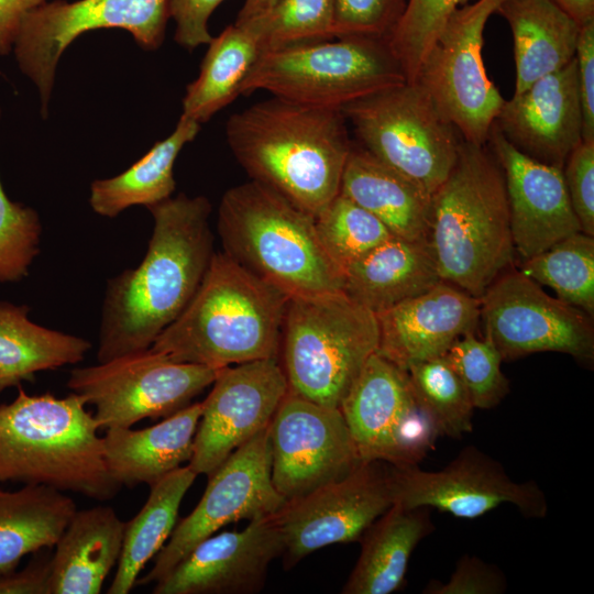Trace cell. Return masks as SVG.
<instances>
[{"mask_svg":"<svg viewBox=\"0 0 594 594\" xmlns=\"http://www.w3.org/2000/svg\"><path fill=\"white\" fill-rule=\"evenodd\" d=\"M148 209L153 231L143 260L107 283L99 363L151 348L187 307L216 252L206 197L179 194Z\"/></svg>","mask_w":594,"mask_h":594,"instance_id":"obj_1","label":"cell"},{"mask_svg":"<svg viewBox=\"0 0 594 594\" xmlns=\"http://www.w3.org/2000/svg\"><path fill=\"white\" fill-rule=\"evenodd\" d=\"M226 136L251 180L314 218L339 195L352 147L341 109L272 97L230 116Z\"/></svg>","mask_w":594,"mask_h":594,"instance_id":"obj_2","label":"cell"},{"mask_svg":"<svg viewBox=\"0 0 594 594\" xmlns=\"http://www.w3.org/2000/svg\"><path fill=\"white\" fill-rule=\"evenodd\" d=\"M288 299L223 251L215 252L196 294L151 348L175 362L216 370L278 359Z\"/></svg>","mask_w":594,"mask_h":594,"instance_id":"obj_3","label":"cell"},{"mask_svg":"<svg viewBox=\"0 0 594 594\" xmlns=\"http://www.w3.org/2000/svg\"><path fill=\"white\" fill-rule=\"evenodd\" d=\"M439 275L480 298L515 258L505 178L486 145L461 140L433 193L427 238Z\"/></svg>","mask_w":594,"mask_h":594,"instance_id":"obj_4","label":"cell"},{"mask_svg":"<svg viewBox=\"0 0 594 594\" xmlns=\"http://www.w3.org/2000/svg\"><path fill=\"white\" fill-rule=\"evenodd\" d=\"M86 400L72 393L18 395L0 405V482L46 485L107 501L121 488L110 475L102 438Z\"/></svg>","mask_w":594,"mask_h":594,"instance_id":"obj_5","label":"cell"},{"mask_svg":"<svg viewBox=\"0 0 594 594\" xmlns=\"http://www.w3.org/2000/svg\"><path fill=\"white\" fill-rule=\"evenodd\" d=\"M217 230L226 254L289 298L342 292L315 218L257 182L223 194Z\"/></svg>","mask_w":594,"mask_h":594,"instance_id":"obj_6","label":"cell"},{"mask_svg":"<svg viewBox=\"0 0 594 594\" xmlns=\"http://www.w3.org/2000/svg\"><path fill=\"white\" fill-rule=\"evenodd\" d=\"M378 341L376 315L343 292L290 297L278 354L288 391L339 408Z\"/></svg>","mask_w":594,"mask_h":594,"instance_id":"obj_7","label":"cell"},{"mask_svg":"<svg viewBox=\"0 0 594 594\" xmlns=\"http://www.w3.org/2000/svg\"><path fill=\"white\" fill-rule=\"evenodd\" d=\"M406 81L387 41L342 37L261 53L240 94L265 90L300 105L341 109Z\"/></svg>","mask_w":594,"mask_h":594,"instance_id":"obj_8","label":"cell"},{"mask_svg":"<svg viewBox=\"0 0 594 594\" xmlns=\"http://www.w3.org/2000/svg\"><path fill=\"white\" fill-rule=\"evenodd\" d=\"M341 111L359 145L428 194L449 176L462 138L418 84L382 89Z\"/></svg>","mask_w":594,"mask_h":594,"instance_id":"obj_9","label":"cell"},{"mask_svg":"<svg viewBox=\"0 0 594 594\" xmlns=\"http://www.w3.org/2000/svg\"><path fill=\"white\" fill-rule=\"evenodd\" d=\"M503 1L476 0L457 9L425 56L414 81L462 140L476 145H486L505 101L488 78L482 56L485 24Z\"/></svg>","mask_w":594,"mask_h":594,"instance_id":"obj_10","label":"cell"},{"mask_svg":"<svg viewBox=\"0 0 594 594\" xmlns=\"http://www.w3.org/2000/svg\"><path fill=\"white\" fill-rule=\"evenodd\" d=\"M219 370L175 362L148 348L72 370L67 387L95 406L99 428L165 418L210 386Z\"/></svg>","mask_w":594,"mask_h":594,"instance_id":"obj_11","label":"cell"},{"mask_svg":"<svg viewBox=\"0 0 594 594\" xmlns=\"http://www.w3.org/2000/svg\"><path fill=\"white\" fill-rule=\"evenodd\" d=\"M169 18L170 0H53L29 11L12 50L40 91L43 118L61 55L79 35L118 28L129 31L142 48L157 50Z\"/></svg>","mask_w":594,"mask_h":594,"instance_id":"obj_12","label":"cell"},{"mask_svg":"<svg viewBox=\"0 0 594 594\" xmlns=\"http://www.w3.org/2000/svg\"><path fill=\"white\" fill-rule=\"evenodd\" d=\"M339 409L362 462L418 464L440 436L407 372L378 353L366 361Z\"/></svg>","mask_w":594,"mask_h":594,"instance_id":"obj_13","label":"cell"},{"mask_svg":"<svg viewBox=\"0 0 594 594\" xmlns=\"http://www.w3.org/2000/svg\"><path fill=\"white\" fill-rule=\"evenodd\" d=\"M480 319L503 361L539 352L594 359L593 317L551 297L520 270L505 271L487 287Z\"/></svg>","mask_w":594,"mask_h":594,"instance_id":"obj_14","label":"cell"},{"mask_svg":"<svg viewBox=\"0 0 594 594\" xmlns=\"http://www.w3.org/2000/svg\"><path fill=\"white\" fill-rule=\"evenodd\" d=\"M208 479L197 506L175 526L152 569L135 585L158 581L223 526L274 515L285 503L272 482L268 427L234 451Z\"/></svg>","mask_w":594,"mask_h":594,"instance_id":"obj_15","label":"cell"},{"mask_svg":"<svg viewBox=\"0 0 594 594\" xmlns=\"http://www.w3.org/2000/svg\"><path fill=\"white\" fill-rule=\"evenodd\" d=\"M388 473L393 501L406 508L431 507L463 519H475L502 504L514 505L527 518L548 513L537 483L512 480L499 462L472 446L439 471L388 464Z\"/></svg>","mask_w":594,"mask_h":594,"instance_id":"obj_16","label":"cell"},{"mask_svg":"<svg viewBox=\"0 0 594 594\" xmlns=\"http://www.w3.org/2000/svg\"><path fill=\"white\" fill-rule=\"evenodd\" d=\"M394 504L388 464L362 462L344 477L284 503L274 514L285 568L321 548L358 541Z\"/></svg>","mask_w":594,"mask_h":594,"instance_id":"obj_17","label":"cell"},{"mask_svg":"<svg viewBox=\"0 0 594 594\" xmlns=\"http://www.w3.org/2000/svg\"><path fill=\"white\" fill-rule=\"evenodd\" d=\"M268 437L272 482L285 502L340 480L362 463L340 409L289 391Z\"/></svg>","mask_w":594,"mask_h":594,"instance_id":"obj_18","label":"cell"},{"mask_svg":"<svg viewBox=\"0 0 594 594\" xmlns=\"http://www.w3.org/2000/svg\"><path fill=\"white\" fill-rule=\"evenodd\" d=\"M194 438L188 466L212 474L234 451L267 428L288 384L278 359L231 365L218 371Z\"/></svg>","mask_w":594,"mask_h":594,"instance_id":"obj_19","label":"cell"},{"mask_svg":"<svg viewBox=\"0 0 594 594\" xmlns=\"http://www.w3.org/2000/svg\"><path fill=\"white\" fill-rule=\"evenodd\" d=\"M283 553L274 515L243 530L211 535L155 582L154 594H255L272 561Z\"/></svg>","mask_w":594,"mask_h":594,"instance_id":"obj_20","label":"cell"},{"mask_svg":"<svg viewBox=\"0 0 594 594\" xmlns=\"http://www.w3.org/2000/svg\"><path fill=\"white\" fill-rule=\"evenodd\" d=\"M486 144L504 174L515 253L526 260L581 231L561 168L519 152L494 123Z\"/></svg>","mask_w":594,"mask_h":594,"instance_id":"obj_21","label":"cell"},{"mask_svg":"<svg viewBox=\"0 0 594 594\" xmlns=\"http://www.w3.org/2000/svg\"><path fill=\"white\" fill-rule=\"evenodd\" d=\"M494 124L522 154L562 169L583 141L575 57L505 100Z\"/></svg>","mask_w":594,"mask_h":594,"instance_id":"obj_22","label":"cell"},{"mask_svg":"<svg viewBox=\"0 0 594 594\" xmlns=\"http://www.w3.org/2000/svg\"><path fill=\"white\" fill-rule=\"evenodd\" d=\"M377 352L400 369L447 353L480 322V298L440 280L425 293L376 315Z\"/></svg>","mask_w":594,"mask_h":594,"instance_id":"obj_23","label":"cell"},{"mask_svg":"<svg viewBox=\"0 0 594 594\" xmlns=\"http://www.w3.org/2000/svg\"><path fill=\"white\" fill-rule=\"evenodd\" d=\"M202 408V402L189 404L144 429L108 428L102 451L110 475L121 486H152L189 462Z\"/></svg>","mask_w":594,"mask_h":594,"instance_id":"obj_24","label":"cell"},{"mask_svg":"<svg viewBox=\"0 0 594 594\" xmlns=\"http://www.w3.org/2000/svg\"><path fill=\"white\" fill-rule=\"evenodd\" d=\"M440 280L428 241L393 235L343 270L342 292L377 315Z\"/></svg>","mask_w":594,"mask_h":594,"instance_id":"obj_25","label":"cell"},{"mask_svg":"<svg viewBox=\"0 0 594 594\" xmlns=\"http://www.w3.org/2000/svg\"><path fill=\"white\" fill-rule=\"evenodd\" d=\"M339 194L376 217L393 235L427 241L432 195L359 144L352 143Z\"/></svg>","mask_w":594,"mask_h":594,"instance_id":"obj_26","label":"cell"},{"mask_svg":"<svg viewBox=\"0 0 594 594\" xmlns=\"http://www.w3.org/2000/svg\"><path fill=\"white\" fill-rule=\"evenodd\" d=\"M110 506L76 510L52 554L50 594H98L118 563L124 535Z\"/></svg>","mask_w":594,"mask_h":594,"instance_id":"obj_27","label":"cell"},{"mask_svg":"<svg viewBox=\"0 0 594 594\" xmlns=\"http://www.w3.org/2000/svg\"><path fill=\"white\" fill-rule=\"evenodd\" d=\"M495 12L513 34L514 94L574 59L581 25L553 0H504Z\"/></svg>","mask_w":594,"mask_h":594,"instance_id":"obj_28","label":"cell"},{"mask_svg":"<svg viewBox=\"0 0 594 594\" xmlns=\"http://www.w3.org/2000/svg\"><path fill=\"white\" fill-rule=\"evenodd\" d=\"M428 510L394 503L380 516L360 539V557L342 593L389 594L399 590L413 551L433 529Z\"/></svg>","mask_w":594,"mask_h":594,"instance_id":"obj_29","label":"cell"},{"mask_svg":"<svg viewBox=\"0 0 594 594\" xmlns=\"http://www.w3.org/2000/svg\"><path fill=\"white\" fill-rule=\"evenodd\" d=\"M76 510L70 496L46 485L0 488V574L16 570L28 554L54 548Z\"/></svg>","mask_w":594,"mask_h":594,"instance_id":"obj_30","label":"cell"},{"mask_svg":"<svg viewBox=\"0 0 594 594\" xmlns=\"http://www.w3.org/2000/svg\"><path fill=\"white\" fill-rule=\"evenodd\" d=\"M30 310L0 300V393L37 372L79 363L91 348L87 339L33 322Z\"/></svg>","mask_w":594,"mask_h":594,"instance_id":"obj_31","label":"cell"},{"mask_svg":"<svg viewBox=\"0 0 594 594\" xmlns=\"http://www.w3.org/2000/svg\"><path fill=\"white\" fill-rule=\"evenodd\" d=\"M200 130L194 120L180 117L174 132L123 173L91 183L89 204L99 216L114 218L123 210L142 205L147 208L168 199L175 190V161L182 148Z\"/></svg>","mask_w":594,"mask_h":594,"instance_id":"obj_32","label":"cell"},{"mask_svg":"<svg viewBox=\"0 0 594 594\" xmlns=\"http://www.w3.org/2000/svg\"><path fill=\"white\" fill-rule=\"evenodd\" d=\"M196 477L188 465L180 466L150 486L147 501L125 522L121 554L109 594H128L135 586L140 572L168 540L176 526L182 501Z\"/></svg>","mask_w":594,"mask_h":594,"instance_id":"obj_33","label":"cell"},{"mask_svg":"<svg viewBox=\"0 0 594 594\" xmlns=\"http://www.w3.org/2000/svg\"><path fill=\"white\" fill-rule=\"evenodd\" d=\"M261 54L256 33L246 25H228L208 43L198 77L186 88L182 116L207 122L231 103Z\"/></svg>","mask_w":594,"mask_h":594,"instance_id":"obj_34","label":"cell"},{"mask_svg":"<svg viewBox=\"0 0 594 594\" xmlns=\"http://www.w3.org/2000/svg\"><path fill=\"white\" fill-rule=\"evenodd\" d=\"M520 271L557 298L594 316V235L575 232L524 260Z\"/></svg>","mask_w":594,"mask_h":594,"instance_id":"obj_35","label":"cell"},{"mask_svg":"<svg viewBox=\"0 0 594 594\" xmlns=\"http://www.w3.org/2000/svg\"><path fill=\"white\" fill-rule=\"evenodd\" d=\"M406 372L417 403L440 436L457 439L472 431L475 408L444 355L411 363Z\"/></svg>","mask_w":594,"mask_h":594,"instance_id":"obj_36","label":"cell"},{"mask_svg":"<svg viewBox=\"0 0 594 594\" xmlns=\"http://www.w3.org/2000/svg\"><path fill=\"white\" fill-rule=\"evenodd\" d=\"M334 0H278L243 23L258 36L261 53L333 38Z\"/></svg>","mask_w":594,"mask_h":594,"instance_id":"obj_37","label":"cell"},{"mask_svg":"<svg viewBox=\"0 0 594 594\" xmlns=\"http://www.w3.org/2000/svg\"><path fill=\"white\" fill-rule=\"evenodd\" d=\"M315 221L324 250L342 273L346 266L393 237L382 221L341 194Z\"/></svg>","mask_w":594,"mask_h":594,"instance_id":"obj_38","label":"cell"},{"mask_svg":"<svg viewBox=\"0 0 594 594\" xmlns=\"http://www.w3.org/2000/svg\"><path fill=\"white\" fill-rule=\"evenodd\" d=\"M465 386L474 408L492 409L509 393V381L501 369L502 355L484 336L470 332L458 339L444 354Z\"/></svg>","mask_w":594,"mask_h":594,"instance_id":"obj_39","label":"cell"},{"mask_svg":"<svg viewBox=\"0 0 594 594\" xmlns=\"http://www.w3.org/2000/svg\"><path fill=\"white\" fill-rule=\"evenodd\" d=\"M470 0H408L388 38L407 82H414L420 65L450 15Z\"/></svg>","mask_w":594,"mask_h":594,"instance_id":"obj_40","label":"cell"},{"mask_svg":"<svg viewBox=\"0 0 594 594\" xmlns=\"http://www.w3.org/2000/svg\"><path fill=\"white\" fill-rule=\"evenodd\" d=\"M42 223L31 207L12 201L0 179V283L24 279L40 253Z\"/></svg>","mask_w":594,"mask_h":594,"instance_id":"obj_41","label":"cell"},{"mask_svg":"<svg viewBox=\"0 0 594 594\" xmlns=\"http://www.w3.org/2000/svg\"><path fill=\"white\" fill-rule=\"evenodd\" d=\"M408 0H334L333 38L388 41Z\"/></svg>","mask_w":594,"mask_h":594,"instance_id":"obj_42","label":"cell"},{"mask_svg":"<svg viewBox=\"0 0 594 594\" xmlns=\"http://www.w3.org/2000/svg\"><path fill=\"white\" fill-rule=\"evenodd\" d=\"M562 172L581 231L594 235V142L582 141L566 158Z\"/></svg>","mask_w":594,"mask_h":594,"instance_id":"obj_43","label":"cell"},{"mask_svg":"<svg viewBox=\"0 0 594 594\" xmlns=\"http://www.w3.org/2000/svg\"><path fill=\"white\" fill-rule=\"evenodd\" d=\"M507 587L504 574L475 556H463L447 582L430 581L427 594H502Z\"/></svg>","mask_w":594,"mask_h":594,"instance_id":"obj_44","label":"cell"},{"mask_svg":"<svg viewBox=\"0 0 594 594\" xmlns=\"http://www.w3.org/2000/svg\"><path fill=\"white\" fill-rule=\"evenodd\" d=\"M224 0H170V18L176 23L175 41L193 51L208 44L212 35L209 20L213 11Z\"/></svg>","mask_w":594,"mask_h":594,"instance_id":"obj_45","label":"cell"},{"mask_svg":"<svg viewBox=\"0 0 594 594\" xmlns=\"http://www.w3.org/2000/svg\"><path fill=\"white\" fill-rule=\"evenodd\" d=\"M575 61L583 117L582 138L585 142H594V20L581 26Z\"/></svg>","mask_w":594,"mask_h":594,"instance_id":"obj_46","label":"cell"},{"mask_svg":"<svg viewBox=\"0 0 594 594\" xmlns=\"http://www.w3.org/2000/svg\"><path fill=\"white\" fill-rule=\"evenodd\" d=\"M52 549L34 552L21 571L0 574V594H50Z\"/></svg>","mask_w":594,"mask_h":594,"instance_id":"obj_47","label":"cell"},{"mask_svg":"<svg viewBox=\"0 0 594 594\" xmlns=\"http://www.w3.org/2000/svg\"><path fill=\"white\" fill-rule=\"evenodd\" d=\"M50 0H0V55L12 51L24 15Z\"/></svg>","mask_w":594,"mask_h":594,"instance_id":"obj_48","label":"cell"},{"mask_svg":"<svg viewBox=\"0 0 594 594\" xmlns=\"http://www.w3.org/2000/svg\"><path fill=\"white\" fill-rule=\"evenodd\" d=\"M581 26L594 20V0H553Z\"/></svg>","mask_w":594,"mask_h":594,"instance_id":"obj_49","label":"cell"},{"mask_svg":"<svg viewBox=\"0 0 594 594\" xmlns=\"http://www.w3.org/2000/svg\"><path fill=\"white\" fill-rule=\"evenodd\" d=\"M278 0H244L234 23L258 18L271 10Z\"/></svg>","mask_w":594,"mask_h":594,"instance_id":"obj_50","label":"cell"}]
</instances>
